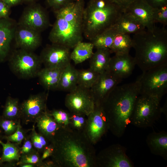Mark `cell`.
<instances>
[{
	"label": "cell",
	"instance_id": "obj_1",
	"mask_svg": "<svg viewBox=\"0 0 167 167\" xmlns=\"http://www.w3.org/2000/svg\"><path fill=\"white\" fill-rule=\"evenodd\" d=\"M50 143L53 149L50 157L55 167H96L94 145L84 132L61 128Z\"/></svg>",
	"mask_w": 167,
	"mask_h": 167
},
{
	"label": "cell",
	"instance_id": "obj_2",
	"mask_svg": "<svg viewBox=\"0 0 167 167\" xmlns=\"http://www.w3.org/2000/svg\"><path fill=\"white\" fill-rule=\"evenodd\" d=\"M139 95V86L136 80L117 86L102 103L101 106L109 130L116 137L122 136L130 123L134 104Z\"/></svg>",
	"mask_w": 167,
	"mask_h": 167
},
{
	"label": "cell",
	"instance_id": "obj_3",
	"mask_svg": "<svg viewBox=\"0 0 167 167\" xmlns=\"http://www.w3.org/2000/svg\"><path fill=\"white\" fill-rule=\"evenodd\" d=\"M132 47L136 64L143 72L167 64V30L155 26L134 34Z\"/></svg>",
	"mask_w": 167,
	"mask_h": 167
},
{
	"label": "cell",
	"instance_id": "obj_4",
	"mask_svg": "<svg viewBox=\"0 0 167 167\" xmlns=\"http://www.w3.org/2000/svg\"><path fill=\"white\" fill-rule=\"evenodd\" d=\"M85 7V0H75L54 11L56 20L49 36L52 43L62 45L71 49L82 41Z\"/></svg>",
	"mask_w": 167,
	"mask_h": 167
},
{
	"label": "cell",
	"instance_id": "obj_5",
	"mask_svg": "<svg viewBox=\"0 0 167 167\" xmlns=\"http://www.w3.org/2000/svg\"><path fill=\"white\" fill-rule=\"evenodd\" d=\"M123 11L110 0H90L83 13V35L90 41L112 27Z\"/></svg>",
	"mask_w": 167,
	"mask_h": 167
},
{
	"label": "cell",
	"instance_id": "obj_6",
	"mask_svg": "<svg viewBox=\"0 0 167 167\" xmlns=\"http://www.w3.org/2000/svg\"><path fill=\"white\" fill-rule=\"evenodd\" d=\"M160 100L146 95L137 97L130 119V123L139 128L152 126L162 113Z\"/></svg>",
	"mask_w": 167,
	"mask_h": 167
},
{
	"label": "cell",
	"instance_id": "obj_7",
	"mask_svg": "<svg viewBox=\"0 0 167 167\" xmlns=\"http://www.w3.org/2000/svg\"><path fill=\"white\" fill-rule=\"evenodd\" d=\"M139 95H146L161 101L167 92V64L143 72L136 79Z\"/></svg>",
	"mask_w": 167,
	"mask_h": 167
},
{
	"label": "cell",
	"instance_id": "obj_8",
	"mask_svg": "<svg viewBox=\"0 0 167 167\" xmlns=\"http://www.w3.org/2000/svg\"><path fill=\"white\" fill-rule=\"evenodd\" d=\"M12 71L19 77L28 79L37 76L42 64L40 56L31 51L19 49L13 52L9 60Z\"/></svg>",
	"mask_w": 167,
	"mask_h": 167
},
{
	"label": "cell",
	"instance_id": "obj_9",
	"mask_svg": "<svg viewBox=\"0 0 167 167\" xmlns=\"http://www.w3.org/2000/svg\"><path fill=\"white\" fill-rule=\"evenodd\" d=\"M66 107L71 113L88 116L94 110L95 105L90 89L77 85L65 97Z\"/></svg>",
	"mask_w": 167,
	"mask_h": 167
},
{
	"label": "cell",
	"instance_id": "obj_10",
	"mask_svg": "<svg viewBox=\"0 0 167 167\" xmlns=\"http://www.w3.org/2000/svg\"><path fill=\"white\" fill-rule=\"evenodd\" d=\"M126 148L119 144H112L96 155V167H133V162L126 154Z\"/></svg>",
	"mask_w": 167,
	"mask_h": 167
},
{
	"label": "cell",
	"instance_id": "obj_11",
	"mask_svg": "<svg viewBox=\"0 0 167 167\" xmlns=\"http://www.w3.org/2000/svg\"><path fill=\"white\" fill-rule=\"evenodd\" d=\"M48 96L45 92L32 95L20 104V120L22 124L35 123L39 117L47 111Z\"/></svg>",
	"mask_w": 167,
	"mask_h": 167
},
{
	"label": "cell",
	"instance_id": "obj_12",
	"mask_svg": "<svg viewBox=\"0 0 167 167\" xmlns=\"http://www.w3.org/2000/svg\"><path fill=\"white\" fill-rule=\"evenodd\" d=\"M108 130L107 120L101 106H95L94 110L87 116L84 134L90 142L94 145Z\"/></svg>",
	"mask_w": 167,
	"mask_h": 167
},
{
	"label": "cell",
	"instance_id": "obj_13",
	"mask_svg": "<svg viewBox=\"0 0 167 167\" xmlns=\"http://www.w3.org/2000/svg\"><path fill=\"white\" fill-rule=\"evenodd\" d=\"M71 53L70 49L52 43L43 49L40 57L45 67L63 69L71 63Z\"/></svg>",
	"mask_w": 167,
	"mask_h": 167
},
{
	"label": "cell",
	"instance_id": "obj_14",
	"mask_svg": "<svg viewBox=\"0 0 167 167\" xmlns=\"http://www.w3.org/2000/svg\"><path fill=\"white\" fill-rule=\"evenodd\" d=\"M18 24L40 32L50 25L46 11L40 5L33 3L24 9Z\"/></svg>",
	"mask_w": 167,
	"mask_h": 167
},
{
	"label": "cell",
	"instance_id": "obj_15",
	"mask_svg": "<svg viewBox=\"0 0 167 167\" xmlns=\"http://www.w3.org/2000/svg\"><path fill=\"white\" fill-rule=\"evenodd\" d=\"M122 80L107 71L100 74L97 80L90 89L95 106H101L110 93Z\"/></svg>",
	"mask_w": 167,
	"mask_h": 167
},
{
	"label": "cell",
	"instance_id": "obj_16",
	"mask_svg": "<svg viewBox=\"0 0 167 167\" xmlns=\"http://www.w3.org/2000/svg\"><path fill=\"white\" fill-rule=\"evenodd\" d=\"M15 44L19 48L32 51L41 44V32L17 24L14 36Z\"/></svg>",
	"mask_w": 167,
	"mask_h": 167
},
{
	"label": "cell",
	"instance_id": "obj_17",
	"mask_svg": "<svg viewBox=\"0 0 167 167\" xmlns=\"http://www.w3.org/2000/svg\"><path fill=\"white\" fill-rule=\"evenodd\" d=\"M136 65L134 57L129 54H115L111 57L107 71L122 79L129 76Z\"/></svg>",
	"mask_w": 167,
	"mask_h": 167
},
{
	"label": "cell",
	"instance_id": "obj_18",
	"mask_svg": "<svg viewBox=\"0 0 167 167\" xmlns=\"http://www.w3.org/2000/svg\"><path fill=\"white\" fill-rule=\"evenodd\" d=\"M153 9L145 0H135L124 11L137 18L146 29L151 30L156 26L152 18Z\"/></svg>",
	"mask_w": 167,
	"mask_h": 167
},
{
	"label": "cell",
	"instance_id": "obj_19",
	"mask_svg": "<svg viewBox=\"0 0 167 167\" xmlns=\"http://www.w3.org/2000/svg\"><path fill=\"white\" fill-rule=\"evenodd\" d=\"M17 25L9 17L0 19V62L9 55Z\"/></svg>",
	"mask_w": 167,
	"mask_h": 167
},
{
	"label": "cell",
	"instance_id": "obj_20",
	"mask_svg": "<svg viewBox=\"0 0 167 167\" xmlns=\"http://www.w3.org/2000/svg\"><path fill=\"white\" fill-rule=\"evenodd\" d=\"M112 27L118 33L128 34H134L146 29L137 18L124 11Z\"/></svg>",
	"mask_w": 167,
	"mask_h": 167
},
{
	"label": "cell",
	"instance_id": "obj_21",
	"mask_svg": "<svg viewBox=\"0 0 167 167\" xmlns=\"http://www.w3.org/2000/svg\"><path fill=\"white\" fill-rule=\"evenodd\" d=\"M146 142L151 152L167 160V132H153L147 136Z\"/></svg>",
	"mask_w": 167,
	"mask_h": 167
},
{
	"label": "cell",
	"instance_id": "obj_22",
	"mask_svg": "<svg viewBox=\"0 0 167 167\" xmlns=\"http://www.w3.org/2000/svg\"><path fill=\"white\" fill-rule=\"evenodd\" d=\"M35 123L36 124L39 133L49 142L61 128L47 111L39 117Z\"/></svg>",
	"mask_w": 167,
	"mask_h": 167
},
{
	"label": "cell",
	"instance_id": "obj_23",
	"mask_svg": "<svg viewBox=\"0 0 167 167\" xmlns=\"http://www.w3.org/2000/svg\"><path fill=\"white\" fill-rule=\"evenodd\" d=\"M77 81L78 70L70 63L63 69L57 89L70 92L76 88Z\"/></svg>",
	"mask_w": 167,
	"mask_h": 167
},
{
	"label": "cell",
	"instance_id": "obj_24",
	"mask_svg": "<svg viewBox=\"0 0 167 167\" xmlns=\"http://www.w3.org/2000/svg\"><path fill=\"white\" fill-rule=\"evenodd\" d=\"M63 69L45 67L41 70L37 76L41 84L46 89L56 90Z\"/></svg>",
	"mask_w": 167,
	"mask_h": 167
},
{
	"label": "cell",
	"instance_id": "obj_25",
	"mask_svg": "<svg viewBox=\"0 0 167 167\" xmlns=\"http://www.w3.org/2000/svg\"><path fill=\"white\" fill-rule=\"evenodd\" d=\"M2 151L1 159L2 161L6 163V167L16 166V163L19 161L21 154L19 144L7 141L4 143L0 140Z\"/></svg>",
	"mask_w": 167,
	"mask_h": 167
},
{
	"label": "cell",
	"instance_id": "obj_26",
	"mask_svg": "<svg viewBox=\"0 0 167 167\" xmlns=\"http://www.w3.org/2000/svg\"><path fill=\"white\" fill-rule=\"evenodd\" d=\"M111 54L109 49H96L90 58L89 68L99 74L107 71Z\"/></svg>",
	"mask_w": 167,
	"mask_h": 167
},
{
	"label": "cell",
	"instance_id": "obj_27",
	"mask_svg": "<svg viewBox=\"0 0 167 167\" xmlns=\"http://www.w3.org/2000/svg\"><path fill=\"white\" fill-rule=\"evenodd\" d=\"M94 48L92 43L90 42H79L73 48L71 53V58L77 64L90 59L93 55Z\"/></svg>",
	"mask_w": 167,
	"mask_h": 167
},
{
	"label": "cell",
	"instance_id": "obj_28",
	"mask_svg": "<svg viewBox=\"0 0 167 167\" xmlns=\"http://www.w3.org/2000/svg\"><path fill=\"white\" fill-rule=\"evenodd\" d=\"M132 47V40L129 34L118 33L109 49L111 53L122 54H129Z\"/></svg>",
	"mask_w": 167,
	"mask_h": 167
},
{
	"label": "cell",
	"instance_id": "obj_29",
	"mask_svg": "<svg viewBox=\"0 0 167 167\" xmlns=\"http://www.w3.org/2000/svg\"><path fill=\"white\" fill-rule=\"evenodd\" d=\"M117 33L112 27L95 36L90 41V42L96 49H109Z\"/></svg>",
	"mask_w": 167,
	"mask_h": 167
},
{
	"label": "cell",
	"instance_id": "obj_30",
	"mask_svg": "<svg viewBox=\"0 0 167 167\" xmlns=\"http://www.w3.org/2000/svg\"><path fill=\"white\" fill-rule=\"evenodd\" d=\"M20 104L18 99L8 96L2 116L7 119L18 121L20 119Z\"/></svg>",
	"mask_w": 167,
	"mask_h": 167
},
{
	"label": "cell",
	"instance_id": "obj_31",
	"mask_svg": "<svg viewBox=\"0 0 167 167\" xmlns=\"http://www.w3.org/2000/svg\"><path fill=\"white\" fill-rule=\"evenodd\" d=\"M99 74L90 68L78 70V85L90 89L97 80Z\"/></svg>",
	"mask_w": 167,
	"mask_h": 167
},
{
	"label": "cell",
	"instance_id": "obj_32",
	"mask_svg": "<svg viewBox=\"0 0 167 167\" xmlns=\"http://www.w3.org/2000/svg\"><path fill=\"white\" fill-rule=\"evenodd\" d=\"M41 154L35 149L29 153L21 155L19 161L16 163V166L29 164L34 165L35 167H46L45 161L41 159Z\"/></svg>",
	"mask_w": 167,
	"mask_h": 167
},
{
	"label": "cell",
	"instance_id": "obj_33",
	"mask_svg": "<svg viewBox=\"0 0 167 167\" xmlns=\"http://www.w3.org/2000/svg\"><path fill=\"white\" fill-rule=\"evenodd\" d=\"M34 123L29 134L30 139L34 148L41 154L50 142L42 135L36 132L35 127L36 123Z\"/></svg>",
	"mask_w": 167,
	"mask_h": 167
},
{
	"label": "cell",
	"instance_id": "obj_34",
	"mask_svg": "<svg viewBox=\"0 0 167 167\" xmlns=\"http://www.w3.org/2000/svg\"><path fill=\"white\" fill-rule=\"evenodd\" d=\"M61 128L70 127V112L62 109L47 110Z\"/></svg>",
	"mask_w": 167,
	"mask_h": 167
},
{
	"label": "cell",
	"instance_id": "obj_35",
	"mask_svg": "<svg viewBox=\"0 0 167 167\" xmlns=\"http://www.w3.org/2000/svg\"><path fill=\"white\" fill-rule=\"evenodd\" d=\"M70 113V127L73 130L84 132L87 116L82 114Z\"/></svg>",
	"mask_w": 167,
	"mask_h": 167
},
{
	"label": "cell",
	"instance_id": "obj_36",
	"mask_svg": "<svg viewBox=\"0 0 167 167\" xmlns=\"http://www.w3.org/2000/svg\"><path fill=\"white\" fill-rule=\"evenodd\" d=\"M21 123V122L19 119L16 131L13 134L9 135H3L2 140L4 139L6 141L17 143L19 145L21 144L28 135L27 133L31 130V129H24Z\"/></svg>",
	"mask_w": 167,
	"mask_h": 167
},
{
	"label": "cell",
	"instance_id": "obj_37",
	"mask_svg": "<svg viewBox=\"0 0 167 167\" xmlns=\"http://www.w3.org/2000/svg\"><path fill=\"white\" fill-rule=\"evenodd\" d=\"M19 120L15 121L0 116V127L3 135H9L13 134L17 129Z\"/></svg>",
	"mask_w": 167,
	"mask_h": 167
},
{
	"label": "cell",
	"instance_id": "obj_38",
	"mask_svg": "<svg viewBox=\"0 0 167 167\" xmlns=\"http://www.w3.org/2000/svg\"><path fill=\"white\" fill-rule=\"evenodd\" d=\"M152 18L155 23H159L164 26L167 24V5L153 8Z\"/></svg>",
	"mask_w": 167,
	"mask_h": 167
},
{
	"label": "cell",
	"instance_id": "obj_39",
	"mask_svg": "<svg viewBox=\"0 0 167 167\" xmlns=\"http://www.w3.org/2000/svg\"><path fill=\"white\" fill-rule=\"evenodd\" d=\"M75 0H46L54 11H58L73 2Z\"/></svg>",
	"mask_w": 167,
	"mask_h": 167
},
{
	"label": "cell",
	"instance_id": "obj_40",
	"mask_svg": "<svg viewBox=\"0 0 167 167\" xmlns=\"http://www.w3.org/2000/svg\"><path fill=\"white\" fill-rule=\"evenodd\" d=\"M23 141V145L20 147L21 155L29 153L35 149L31 140L29 135L27 136Z\"/></svg>",
	"mask_w": 167,
	"mask_h": 167
},
{
	"label": "cell",
	"instance_id": "obj_41",
	"mask_svg": "<svg viewBox=\"0 0 167 167\" xmlns=\"http://www.w3.org/2000/svg\"><path fill=\"white\" fill-rule=\"evenodd\" d=\"M11 8L3 0H0V19L9 17Z\"/></svg>",
	"mask_w": 167,
	"mask_h": 167
},
{
	"label": "cell",
	"instance_id": "obj_42",
	"mask_svg": "<svg viewBox=\"0 0 167 167\" xmlns=\"http://www.w3.org/2000/svg\"><path fill=\"white\" fill-rule=\"evenodd\" d=\"M152 8L160 7L167 5V0H145Z\"/></svg>",
	"mask_w": 167,
	"mask_h": 167
},
{
	"label": "cell",
	"instance_id": "obj_43",
	"mask_svg": "<svg viewBox=\"0 0 167 167\" xmlns=\"http://www.w3.org/2000/svg\"><path fill=\"white\" fill-rule=\"evenodd\" d=\"M53 147L52 144L50 143L43 151L41 154V159L42 161L50 157L53 152Z\"/></svg>",
	"mask_w": 167,
	"mask_h": 167
},
{
	"label": "cell",
	"instance_id": "obj_44",
	"mask_svg": "<svg viewBox=\"0 0 167 167\" xmlns=\"http://www.w3.org/2000/svg\"><path fill=\"white\" fill-rule=\"evenodd\" d=\"M112 2H114L121 7L123 9L131 4L135 1V0H110Z\"/></svg>",
	"mask_w": 167,
	"mask_h": 167
},
{
	"label": "cell",
	"instance_id": "obj_45",
	"mask_svg": "<svg viewBox=\"0 0 167 167\" xmlns=\"http://www.w3.org/2000/svg\"><path fill=\"white\" fill-rule=\"evenodd\" d=\"M9 6H12L18 5L21 3L23 0H3Z\"/></svg>",
	"mask_w": 167,
	"mask_h": 167
},
{
	"label": "cell",
	"instance_id": "obj_46",
	"mask_svg": "<svg viewBox=\"0 0 167 167\" xmlns=\"http://www.w3.org/2000/svg\"><path fill=\"white\" fill-rule=\"evenodd\" d=\"M19 166L20 167H35V166L31 164H25L20 165Z\"/></svg>",
	"mask_w": 167,
	"mask_h": 167
},
{
	"label": "cell",
	"instance_id": "obj_47",
	"mask_svg": "<svg viewBox=\"0 0 167 167\" xmlns=\"http://www.w3.org/2000/svg\"><path fill=\"white\" fill-rule=\"evenodd\" d=\"M162 113H163L167 117V103H165L163 107H162Z\"/></svg>",
	"mask_w": 167,
	"mask_h": 167
},
{
	"label": "cell",
	"instance_id": "obj_48",
	"mask_svg": "<svg viewBox=\"0 0 167 167\" xmlns=\"http://www.w3.org/2000/svg\"><path fill=\"white\" fill-rule=\"evenodd\" d=\"M3 135V133L0 127V140H2V135ZM1 145L0 144V153H2V148L1 147Z\"/></svg>",
	"mask_w": 167,
	"mask_h": 167
},
{
	"label": "cell",
	"instance_id": "obj_49",
	"mask_svg": "<svg viewBox=\"0 0 167 167\" xmlns=\"http://www.w3.org/2000/svg\"><path fill=\"white\" fill-rule=\"evenodd\" d=\"M1 153H0V167H6V163L3 162L1 160Z\"/></svg>",
	"mask_w": 167,
	"mask_h": 167
},
{
	"label": "cell",
	"instance_id": "obj_50",
	"mask_svg": "<svg viewBox=\"0 0 167 167\" xmlns=\"http://www.w3.org/2000/svg\"><path fill=\"white\" fill-rule=\"evenodd\" d=\"M35 0H23V1L33 3Z\"/></svg>",
	"mask_w": 167,
	"mask_h": 167
}]
</instances>
